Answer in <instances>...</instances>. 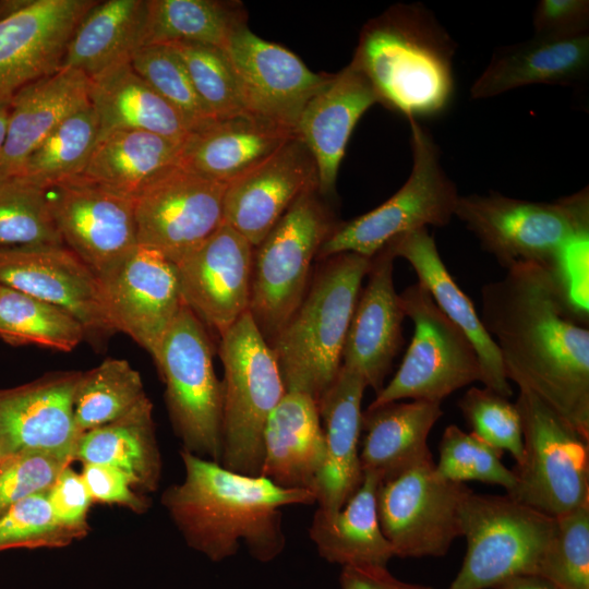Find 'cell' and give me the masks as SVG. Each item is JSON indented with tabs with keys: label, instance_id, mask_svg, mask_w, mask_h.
Instances as JSON below:
<instances>
[{
	"label": "cell",
	"instance_id": "cell-17",
	"mask_svg": "<svg viewBox=\"0 0 589 589\" xmlns=\"http://www.w3.org/2000/svg\"><path fill=\"white\" fill-rule=\"evenodd\" d=\"M99 280L115 332L130 336L155 359L184 304L176 264L154 250L137 245Z\"/></svg>",
	"mask_w": 589,
	"mask_h": 589
},
{
	"label": "cell",
	"instance_id": "cell-14",
	"mask_svg": "<svg viewBox=\"0 0 589 589\" xmlns=\"http://www.w3.org/2000/svg\"><path fill=\"white\" fill-rule=\"evenodd\" d=\"M226 183L179 165L134 199L137 245L177 264L224 224Z\"/></svg>",
	"mask_w": 589,
	"mask_h": 589
},
{
	"label": "cell",
	"instance_id": "cell-56",
	"mask_svg": "<svg viewBox=\"0 0 589 589\" xmlns=\"http://www.w3.org/2000/svg\"><path fill=\"white\" fill-rule=\"evenodd\" d=\"M10 455L3 447L0 446V464L2 462V460L8 456Z\"/></svg>",
	"mask_w": 589,
	"mask_h": 589
},
{
	"label": "cell",
	"instance_id": "cell-15",
	"mask_svg": "<svg viewBox=\"0 0 589 589\" xmlns=\"http://www.w3.org/2000/svg\"><path fill=\"white\" fill-rule=\"evenodd\" d=\"M249 116L296 132L303 109L333 74L312 72L298 56L240 25L223 48Z\"/></svg>",
	"mask_w": 589,
	"mask_h": 589
},
{
	"label": "cell",
	"instance_id": "cell-36",
	"mask_svg": "<svg viewBox=\"0 0 589 589\" xmlns=\"http://www.w3.org/2000/svg\"><path fill=\"white\" fill-rule=\"evenodd\" d=\"M74 460L107 465L129 473L137 486L154 490L160 473L153 405L146 397L121 418L82 433Z\"/></svg>",
	"mask_w": 589,
	"mask_h": 589
},
{
	"label": "cell",
	"instance_id": "cell-51",
	"mask_svg": "<svg viewBox=\"0 0 589 589\" xmlns=\"http://www.w3.org/2000/svg\"><path fill=\"white\" fill-rule=\"evenodd\" d=\"M93 501L119 504L143 512L146 502L132 491L135 480L125 471L107 465L84 464L81 473Z\"/></svg>",
	"mask_w": 589,
	"mask_h": 589
},
{
	"label": "cell",
	"instance_id": "cell-31",
	"mask_svg": "<svg viewBox=\"0 0 589 589\" xmlns=\"http://www.w3.org/2000/svg\"><path fill=\"white\" fill-rule=\"evenodd\" d=\"M88 100L98 120V140L116 131H145L182 143L191 129L130 61L88 80Z\"/></svg>",
	"mask_w": 589,
	"mask_h": 589
},
{
	"label": "cell",
	"instance_id": "cell-3",
	"mask_svg": "<svg viewBox=\"0 0 589 589\" xmlns=\"http://www.w3.org/2000/svg\"><path fill=\"white\" fill-rule=\"evenodd\" d=\"M456 44L420 3L396 4L363 27L351 63L378 103L408 120L432 118L450 105Z\"/></svg>",
	"mask_w": 589,
	"mask_h": 589
},
{
	"label": "cell",
	"instance_id": "cell-38",
	"mask_svg": "<svg viewBox=\"0 0 589 589\" xmlns=\"http://www.w3.org/2000/svg\"><path fill=\"white\" fill-rule=\"evenodd\" d=\"M98 132L96 112L88 104L57 127L15 176L44 189L82 176L97 144Z\"/></svg>",
	"mask_w": 589,
	"mask_h": 589
},
{
	"label": "cell",
	"instance_id": "cell-5",
	"mask_svg": "<svg viewBox=\"0 0 589 589\" xmlns=\"http://www.w3.org/2000/svg\"><path fill=\"white\" fill-rule=\"evenodd\" d=\"M219 357L224 366L220 464L257 477L265 423L286 393L280 371L249 312L220 336Z\"/></svg>",
	"mask_w": 589,
	"mask_h": 589
},
{
	"label": "cell",
	"instance_id": "cell-10",
	"mask_svg": "<svg viewBox=\"0 0 589 589\" xmlns=\"http://www.w3.org/2000/svg\"><path fill=\"white\" fill-rule=\"evenodd\" d=\"M409 123L413 165L405 184L376 208L339 224L316 259L342 252L372 259L398 236L449 224L459 196L456 185L443 169L440 149L430 133L417 120Z\"/></svg>",
	"mask_w": 589,
	"mask_h": 589
},
{
	"label": "cell",
	"instance_id": "cell-43",
	"mask_svg": "<svg viewBox=\"0 0 589 589\" xmlns=\"http://www.w3.org/2000/svg\"><path fill=\"white\" fill-rule=\"evenodd\" d=\"M166 45L177 52L196 94L216 120L248 115L221 48L187 41Z\"/></svg>",
	"mask_w": 589,
	"mask_h": 589
},
{
	"label": "cell",
	"instance_id": "cell-8",
	"mask_svg": "<svg viewBox=\"0 0 589 589\" xmlns=\"http://www.w3.org/2000/svg\"><path fill=\"white\" fill-rule=\"evenodd\" d=\"M522 456L507 494L551 517L589 504V440L531 392L519 388Z\"/></svg>",
	"mask_w": 589,
	"mask_h": 589
},
{
	"label": "cell",
	"instance_id": "cell-7",
	"mask_svg": "<svg viewBox=\"0 0 589 589\" xmlns=\"http://www.w3.org/2000/svg\"><path fill=\"white\" fill-rule=\"evenodd\" d=\"M467 552L448 589H495L538 575L555 518L506 495H467L461 508Z\"/></svg>",
	"mask_w": 589,
	"mask_h": 589
},
{
	"label": "cell",
	"instance_id": "cell-37",
	"mask_svg": "<svg viewBox=\"0 0 589 589\" xmlns=\"http://www.w3.org/2000/svg\"><path fill=\"white\" fill-rule=\"evenodd\" d=\"M144 46L196 43L224 48L230 35L244 24L241 10L214 0H146Z\"/></svg>",
	"mask_w": 589,
	"mask_h": 589
},
{
	"label": "cell",
	"instance_id": "cell-25",
	"mask_svg": "<svg viewBox=\"0 0 589 589\" xmlns=\"http://www.w3.org/2000/svg\"><path fill=\"white\" fill-rule=\"evenodd\" d=\"M377 95L366 77L351 62L306 104L297 135L310 151L317 170V191H335L338 170L352 130Z\"/></svg>",
	"mask_w": 589,
	"mask_h": 589
},
{
	"label": "cell",
	"instance_id": "cell-4",
	"mask_svg": "<svg viewBox=\"0 0 589 589\" xmlns=\"http://www.w3.org/2000/svg\"><path fill=\"white\" fill-rule=\"evenodd\" d=\"M322 261L301 303L269 344L286 392L304 393L315 401L339 373L361 284L371 266V259L352 252Z\"/></svg>",
	"mask_w": 589,
	"mask_h": 589
},
{
	"label": "cell",
	"instance_id": "cell-29",
	"mask_svg": "<svg viewBox=\"0 0 589 589\" xmlns=\"http://www.w3.org/2000/svg\"><path fill=\"white\" fill-rule=\"evenodd\" d=\"M589 70V33L573 37H539L496 50L470 88L484 99L533 85H570Z\"/></svg>",
	"mask_w": 589,
	"mask_h": 589
},
{
	"label": "cell",
	"instance_id": "cell-21",
	"mask_svg": "<svg viewBox=\"0 0 589 589\" xmlns=\"http://www.w3.org/2000/svg\"><path fill=\"white\" fill-rule=\"evenodd\" d=\"M0 285L68 312L86 335L115 332L98 276L65 247L0 253Z\"/></svg>",
	"mask_w": 589,
	"mask_h": 589
},
{
	"label": "cell",
	"instance_id": "cell-28",
	"mask_svg": "<svg viewBox=\"0 0 589 589\" xmlns=\"http://www.w3.org/2000/svg\"><path fill=\"white\" fill-rule=\"evenodd\" d=\"M88 80L80 70L61 68L12 97L0 177L17 175L25 159L57 127L89 104Z\"/></svg>",
	"mask_w": 589,
	"mask_h": 589
},
{
	"label": "cell",
	"instance_id": "cell-45",
	"mask_svg": "<svg viewBox=\"0 0 589 589\" xmlns=\"http://www.w3.org/2000/svg\"><path fill=\"white\" fill-rule=\"evenodd\" d=\"M538 575L556 589H589V504L555 517Z\"/></svg>",
	"mask_w": 589,
	"mask_h": 589
},
{
	"label": "cell",
	"instance_id": "cell-50",
	"mask_svg": "<svg viewBox=\"0 0 589 589\" xmlns=\"http://www.w3.org/2000/svg\"><path fill=\"white\" fill-rule=\"evenodd\" d=\"M534 36L573 37L589 33V1L541 0L533 13Z\"/></svg>",
	"mask_w": 589,
	"mask_h": 589
},
{
	"label": "cell",
	"instance_id": "cell-55",
	"mask_svg": "<svg viewBox=\"0 0 589 589\" xmlns=\"http://www.w3.org/2000/svg\"><path fill=\"white\" fill-rule=\"evenodd\" d=\"M10 113V104L0 105V163L7 139L8 120Z\"/></svg>",
	"mask_w": 589,
	"mask_h": 589
},
{
	"label": "cell",
	"instance_id": "cell-13",
	"mask_svg": "<svg viewBox=\"0 0 589 589\" xmlns=\"http://www.w3.org/2000/svg\"><path fill=\"white\" fill-rule=\"evenodd\" d=\"M471 492L441 478L430 454L398 476L380 482L378 522L399 557H440L462 536L461 508Z\"/></svg>",
	"mask_w": 589,
	"mask_h": 589
},
{
	"label": "cell",
	"instance_id": "cell-18",
	"mask_svg": "<svg viewBox=\"0 0 589 589\" xmlns=\"http://www.w3.org/2000/svg\"><path fill=\"white\" fill-rule=\"evenodd\" d=\"M253 252L223 224L176 264L183 303L219 336L248 312Z\"/></svg>",
	"mask_w": 589,
	"mask_h": 589
},
{
	"label": "cell",
	"instance_id": "cell-1",
	"mask_svg": "<svg viewBox=\"0 0 589 589\" xmlns=\"http://www.w3.org/2000/svg\"><path fill=\"white\" fill-rule=\"evenodd\" d=\"M481 322L508 381L589 440V329L546 265L516 263L481 288Z\"/></svg>",
	"mask_w": 589,
	"mask_h": 589
},
{
	"label": "cell",
	"instance_id": "cell-42",
	"mask_svg": "<svg viewBox=\"0 0 589 589\" xmlns=\"http://www.w3.org/2000/svg\"><path fill=\"white\" fill-rule=\"evenodd\" d=\"M130 63L182 116L191 131L216 120L196 94L181 59L170 45L143 46L132 55Z\"/></svg>",
	"mask_w": 589,
	"mask_h": 589
},
{
	"label": "cell",
	"instance_id": "cell-52",
	"mask_svg": "<svg viewBox=\"0 0 589 589\" xmlns=\"http://www.w3.org/2000/svg\"><path fill=\"white\" fill-rule=\"evenodd\" d=\"M56 517L65 526L86 532V515L93 502L81 473L63 468L47 491Z\"/></svg>",
	"mask_w": 589,
	"mask_h": 589
},
{
	"label": "cell",
	"instance_id": "cell-12",
	"mask_svg": "<svg viewBox=\"0 0 589 589\" xmlns=\"http://www.w3.org/2000/svg\"><path fill=\"white\" fill-rule=\"evenodd\" d=\"M399 297L405 315L413 322V337L398 371L369 408L406 398L441 402L457 389L480 381L474 347L428 290L416 283Z\"/></svg>",
	"mask_w": 589,
	"mask_h": 589
},
{
	"label": "cell",
	"instance_id": "cell-46",
	"mask_svg": "<svg viewBox=\"0 0 589 589\" xmlns=\"http://www.w3.org/2000/svg\"><path fill=\"white\" fill-rule=\"evenodd\" d=\"M84 533L56 517L47 491L27 496L0 514V551L63 546Z\"/></svg>",
	"mask_w": 589,
	"mask_h": 589
},
{
	"label": "cell",
	"instance_id": "cell-49",
	"mask_svg": "<svg viewBox=\"0 0 589 589\" xmlns=\"http://www.w3.org/2000/svg\"><path fill=\"white\" fill-rule=\"evenodd\" d=\"M588 244L589 228H586L572 236L548 265L582 324L588 322Z\"/></svg>",
	"mask_w": 589,
	"mask_h": 589
},
{
	"label": "cell",
	"instance_id": "cell-35",
	"mask_svg": "<svg viewBox=\"0 0 589 589\" xmlns=\"http://www.w3.org/2000/svg\"><path fill=\"white\" fill-rule=\"evenodd\" d=\"M181 144L151 132L116 131L97 142L82 177L134 200L179 165Z\"/></svg>",
	"mask_w": 589,
	"mask_h": 589
},
{
	"label": "cell",
	"instance_id": "cell-53",
	"mask_svg": "<svg viewBox=\"0 0 589 589\" xmlns=\"http://www.w3.org/2000/svg\"><path fill=\"white\" fill-rule=\"evenodd\" d=\"M339 581L341 589H434L399 580L383 566H342Z\"/></svg>",
	"mask_w": 589,
	"mask_h": 589
},
{
	"label": "cell",
	"instance_id": "cell-48",
	"mask_svg": "<svg viewBox=\"0 0 589 589\" xmlns=\"http://www.w3.org/2000/svg\"><path fill=\"white\" fill-rule=\"evenodd\" d=\"M71 462L40 452L8 455L0 464V514L27 496L48 491Z\"/></svg>",
	"mask_w": 589,
	"mask_h": 589
},
{
	"label": "cell",
	"instance_id": "cell-57",
	"mask_svg": "<svg viewBox=\"0 0 589 589\" xmlns=\"http://www.w3.org/2000/svg\"><path fill=\"white\" fill-rule=\"evenodd\" d=\"M0 446L3 447V448L5 449L1 434H0ZM5 450H7V449H5Z\"/></svg>",
	"mask_w": 589,
	"mask_h": 589
},
{
	"label": "cell",
	"instance_id": "cell-47",
	"mask_svg": "<svg viewBox=\"0 0 589 589\" xmlns=\"http://www.w3.org/2000/svg\"><path fill=\"white\" fill-rule=\"evenodd\" d=\"M458 407L471 433L495 448L507 450L519 462L522 432L515 404L490 388L471 387L459 399Z\"/></svg>",
	"mask_w": 589,
	"mask_h": 589
},
{
	"label": "cell",
	"instance_id": "cell-9",
	"mask_svg": "<svg viewBox=\"0 0 589 589\" xmlns=\"http://www.w3.org/2000/svg\"><path fill=\"white\" fill-rule=\"evenodd\" d=\"M454 216L505 269L521 262L548 266L572 236L589 228V190L550 203L497 192L459 195Z\"/></svg>",
	"mask_w": 589,
	"mask_h": 589
},
{
	"label": "cell",
	"instance_id": "cell-34",
	"mask_svg": "<svg viewBox=\"0 0 589 589\" xmlns=\"http://www.w3.org/2000/svg\"><path fill=\"white\" fill-rule=\"evenodd\" d=\"M146 17V0L96 1L76 25L62 68L76 69L92 77L130 61L144 46Z\"/></svg>",
	"mask_w": 589,
	"mask_h": 589
},
{
	"label": "cell",
	"instance_id": "cell-32",
	"mask_svg": "<svg viewBox=\"0 0 589 589\" xmlns=\"http://www.w3.org/2000/svg\"><path fill=\"white\" fill-rule=\"evenodd\" d=\"M442 414L441 402L429 400L368 408L362 412V472L374 473L382 482L429 456L428 437Z\"/></svg>",
	"mask_w": 589,
	"mask_h": 589
},
{
	"label": "cell",
	"instance_id": "cell-20",
	"mask_svg": "<svg viewBox=\"0 0 589 589\" xmlns=\"http://www.w3.org/2000/svg\"><path fill=\"white\" fill-rule=\"evenodd\" d=\"M317 188L315 161L298 137L229 184L224 195V224L257 247L296 199Z\"/></svg>",
	"mask_w": 589,
	"mask_h": 589
},
{
	"label": "cell",
	"instance_id": "cell-11",
	"mask_svg": "<svg viewBox=\"0 0 589 589\" xmlns=\"http://www.w3.org/2000/svg\"><path fill=\"white\" fill-rule=\"evenodd\" d=\"M212 346L204 324L183 304L154 361L183 450L220 464L223 383L214 371Z\"/></svg>",
	"mask_w": 589,
	"mask_h": 589
},
{
	"label": "cell",
	"instance_id": "cell-44",
	"mask_svg": "<svg viewBox=\"0 0 589 589\" xmlns=\"http://www.w3.org/2000/svg\"><path fill=\"white\" fill-rule=\"evenodd\" d=\"M436 473L453 482L480 481L498 484L509 492L515 484L513 470L502 462L503 450L455 424L448 425L440 442Z\"/></svg>",
	"mask_w": 589,
	"mask_h": 589
},
{
	"label": "cell",
	"instance_id": "cell-19",
	"mask_svg": "<svg viewBox=\"0 0 589 589\" xmlns=\"http://www.w3.org/2000/svg\"><path fill=\"white\" fill-rule=\"evenodd\" d=\"M94 0H27L0 21V105L62 68L68 43Z\"/></svg>",
	"mask_w": 589,
	"mask_h": 589
},
{
	"label": "cell",
	"instance_id": "cell-41",
	"mask_svg": "<svg viewBox=\"0 0 589 589\" xmlns=\"http://www.w3.org/2000/svg\"><path fill=\"white\" fill-rule=\"evenodd\" d=\"M147 396L140 373L127 360L106 359L81 373L74 394V419L81 433L112 422Z\"/></svg>",
	"mask_w": 589,
	"mask_h": 589
},
{
	"label": "cell",
	"instance_id": "cell-27",
	"mask_svg": "<svg viewBox=\"0 0 589 589\" xmlns=\"http://www.w3.org/2000/svg\"><path fill=\"white\" fill-rule=\"evenodd\" d=\"M296 132L253 116L214 120L181 144L179 166L229 184L278 151Z\"/></svg>",
	"mask_w": 589,
	"mask_h": 589
},
{
	"label": "cell",
	"instance_id": "cell-40",
	"mask_svg": "<svg viewBox=\"0 0 589 589\" xmlns=\"http://www.w3.org/2000/svg\"><path fill=\"white\" fill-rule=\"evenodd\" d=\"M64 247L47 189L22 177H0V253Z\"/></svg>",
	"mask_w": 589,
	"mask_h": 589
},
{
	"label": "cell",
	"instance_id": "cell-23",
	"mask_svg": "<svg viewBox=\"0 0 589 589\" xmlns=\"http://www.w3.org/2000/svg\"><path fill=\"white\" fill-rule=\"evenodd\" d=\"M395 259L388 245L371 259L368 283L359 294L342 350L341 365L358 372L376 394L404 344L406 315L394 286Z\"/></svg>",
	"mask_w": 589,
	"mask_h": 589
},
{
	"label": "cell",
	"instance_id": "cell-39",
	"mask_svg": "<svg viewBox=\"0 0 589 589\" xmlns=\"http://www.w3.org/2000/svg\"><path fill=\"white\" fill-rule=\"evenodd\" d=\"M85 336L82 324L68 312L0 285V339L3 341L71 351Z\"/></svg>",
	"mask_w": 589,
	"mask_h": 589
},
{
	"label": "cell",
	"instance_id": "cell-16",
	"mask_svg": "<svg viewBox=\"0 0 589 589\" xmlns=\"http://www.w3.org/2000/svg\"><path fill=\"white\" fill-rule=\"evenodd\" d=\"M63 244L103 278L137 247L134 200L80 176L47 189Z\"/></svg>",
	"mask_w": 589,
	"mask_h": 589
},
{
	"label": "cell",
	"instance_id": "cell-22",
	"mask_svg": "<svg viewBox=\"0 0 589 589\" xmlns=\"http://www.w3.org/2000/svg\"><path fill=\"white\" fill-rule=\"evenodd\" d=\"M81 373H57L0 389V434L9 454L40 452L74 460L82 433L74 419Z\"/></svg>",
	"mask_w": 589,
	"mask_h": 589
},
{
	"label": "cell",
	"instance_id": "cell-2",
	"mask_svg": "<svg viewBox=\"0 0 589 589\" xmlns=\"http://www.w3.org/2000/svg\"><path fill=\"white\" fill-rule=\"evenodd\" d=\"M181 457L184 480L161 501L187 543L214 562L235 555L240 541L260 562L276 558L286 544L281 508L316 502L309 490L235 472L187 450Z\"/></svg>",
	"mask_w": 589,
	"mask_h": 589
},
{
	"label": "cell",
	"instance_id": "cell-54",
	"mask_svg": "<svg viewBox=\"0 0 589 589\" xmlns=\"http://www.w3.org/2000/svg\"><path fill=\"white\" fill-rule=\"evenodd\" d=\"M495 589H556L550 581L539 575H521L514 577Z\"/></svg>",
	"mask_w": 589,
	"mask_h": 589
},
{
	"label": "cell",
	"instance_id": "cell-6",
	"mask_svg": "<svg viewBox=\"0 0 589 589\" xmlns=\"http://www.w3.org/2000/svg\"><path fill=\"white\" fill-rule=\"evenodd\" d=\"M317 192H302L254 248L248 312L268 344L301 303L312 262L339 226Z\"/></svg>",
	"mask_w": 589,
	"mask_h": 589
},
{
	"label": "cell",
	"instance_id": "cell-26",
	"mask_svg": "<svg viewBox=\"0 0 589 589\" xmlns=\"http://www.w3.org/2000/svg\"><path fill=\"white\" fill-rule=\"evenodd\" d=\"M386 245L395 257L405 259L417 274L418 283L433 298L440 310L458 326L474 347L484 387L509 398L513 389L507 380L498 349L485 330L472 301L458 287L438 253L426 228L398 236Z\"/></svg>",
	"mask_w": 589,
	"mask_h": 589
},
{
	"label": "cell",
	"instance_id": "cell-33",
	"mask_svg": "<svg viewBox=\"0 0 589 589\" xmlns=\"http://www.w3.org/2000/svg\"><path fill=\"white\" fill-rule=\"evenodd\" d=\"M374 473H363L356 493L334 515L316 509L309 534L318 554L341 566H383L395 556L378 522Z\"/></svg>",
	"mask_w": 589,
	"mask_h": 589
},
{
	"label": "cell",
	"instance_id": "cell-30",
	"mask_svg": "<svg viewBox=\"0 0 589 589\" xmlns=\"http://www.w3.org/2000/svg\"><path fill=\"white\" fill-rule=\"evenodd\" d=\"M325 460V440L316 401L286 392L263 432L262 477L286 489L312 492Z\"/></svg>",
	"mask_w": 589,
	"mask_h": 589
},
{
	"label": "cell",
	"instance_id": "cell-24",
	"mask_svg": "<svg viewBox=\"0 0 589 589\" xmlns=\"http://www.w3.org/2000/svg\"><path fill=\"white\" fill-rule=\"evenodd\" d=\"M366 387L358 372L341 365L335 382L316 401L323 422L325 460L312 492L318 509L327 515L340 510L363 480L358 443Z\"/></svg>",
	"mask_w": 589,
	"mask_h": 589
}]
</instances>
